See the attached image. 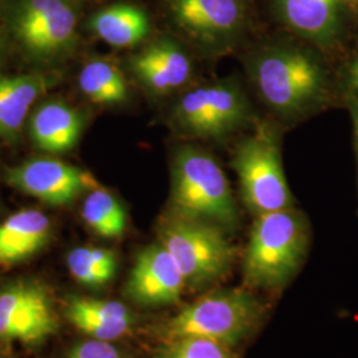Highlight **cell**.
Masks as SVG:
<instances>
[{
    "label": "cell",
    "mask_w": 358,
    "mask_h": 358,
    "mask_svg": "<svg viewBox=\"0 0 358 358\" xmlns=\"http://www.w3.org/2000/svg\"><path fill=\"white\" fill-rule=\"evenodd\" d=\"M308 244L307 219L292 207L257 215L244 256L247 287L282 288L300 268Z\"/></svg>",
    "instance_id": "obj_1"
},
{
    "label": "cell",
    "mask_w": 358,
    "mask_h": 358,
    "mask_svg": "<svg viewBox=\"0 0 358 358\" xmlns=\"http://www.w3.org/2000/svg\"><path fill=\"white\" fill-rule=\"evenodd\" d=\"M171 176L173 213L214 223L226 231L236 229L238 207L215 158L196 148H182L174 157Z\"/></svg>",
    "instance_id": "obj_2"
},
{
    "label": "cell",
    "mask_w": 358,
    "mask_h": 358,
    "mask_svg": "<svg viewBox=\"0 0 358 358\" xmlns=\"http://www.w3.org/2000/svg\"><path fill=\"white\" fill-rule=\"evenodd\" d=\"M263 307L244 288L223 289L183 308L162 327L167 343L182 338H206L234 346L254 332Z\"/></svg>",
    "instance_id": "obj_3"
},
{
    "label": "cell",
    "mask_w": 358,
    "mask_h": 358,
    "mask_svg": "<svg viewBox=\"0 0 358 358\" xmlns=\"http://www.w3.org/2000/svg\"><path fill=\"white\" fill-rule=\"evenodd\" d=\"M251 76L264 103L285 117L308 112L325 90L324 72L307 52L278 47L257 55Z\"/></svg>",
    "instance_id": "obj_4"
},
{
    "label": "cell",
    "mask_w": 358,
    "mask_h": 358,
    "mask_svg": "<svg viewBox=\"0 0 358 358\" xmlns=\"http://www.w3.org/2000/svg\"><path fill=\"white\" fill-rule=\"evenodd\" d=\"M158 238L176 260L186 285L195 289L222 279L235 257V248L224 229L173 211L162 217Z\"/></svg>",
    "instance_id": "obj_5"
},
{
    "label": "cell",
    "mask_w": 358,
    "mask_h": 358,
    "mask_svg": "<svg viewBox=\"0 0 358 358\" xmlns=\"http://www.w3.org/2000/svg\"><path fill=\"white\" fill-rule=\"evenodd\" d=\"M232 167L244 203L256 217L292 207L294 198L282 170L280 133L272 124L262 122L239 142Z\"/></svg>",
    "instance_id": "obj_6"
},
{
    "label": "cell",
    "mask_w": 358,
    "mask_h": 358,
    "mask_svg": "<svg viewBox=\"0 0 358 358\" xmlns=\"http://www.w3.org/2000/svg\"><path fill=\"white\" fill-rule=\"evenodd\" d=\"M251 106L235 83L205 84L185 93L173 109L176 128L190 138H219L244 127Z\"/></svg>",
    "instance_id": "obj_7"
},
{
    "label": "cell",
    "mask_w": 358,
    "mask_h": 358,
    "mask_svg": "<svg viewBox=\"0 0 358 358\" xmlns=\"http://www.w3.org/2000/svg\"><path fill=\"white\" fill-rule=\"evenodd\" d=\"M76 7L71 0H20L13 17L15 36L29 55L55 59L77 38Z\"/></svg>",
    "instance_id": "obj_8"
},
{
    "label": "cell",
    "mask_w": 358,
    "mask_h": 358,
    "mask_svg": "<svg viewBox=\"0 0 358 358\" xmlns=\"http://www.w3.org/2000/svg\"><path fill=\"white\" fill-rule=\"evenodd\" d=\"M7 182L48 205L73 202L80 194L100 187L90 171L56 158H35L7 169Z\"/></svg>",
    "instance_id": "obj_9"
},
{
    "label": "cell",
    "mask_w": 358,
    "mask_h": 358,
    "mask_svg": "<svg viewBox=\"0 0 358 358\" xmlns=\"http://www.w3.org/2000/svg\"><path fill=\"white\" fill-rule=\"evenodd\" d=\"M50 296L34 282H19L0 292V340L35 343L57 331Z\"/></svg>",
    "instance_id": "obj_10"
},
{
    "label": "cell",
    "mask_w": 358,
    "mask_h": 358,
    "mask_svg": "<svg viewBox=\"0 0 358 358\" xmlns=\"http://www.w3.org/2000/svg\"><path fill=\"white\" fill-rule=\"evenodd\" d=\"M177 26L203 47H222L241 31L245 0H169Z\"/></svg>",
    "instance_id": "obj_11"
},
{
    "label": "cell",
    "mask_w": 358,
    "mask_h": 358,
    "mask_svg": "<svg viewBox=\"0 0 358 358\" xmlns=\"http://www.w3.org/2000/svg\"><path fill=\"white\" fill-rule=\"evenodd\" d=\"M186 280L176 260L161 243L143 248L127 282V294L142 306L176 303Z\"/></svg>",
    "instance_id": "obj_12"
},
{
    "label": "cell",
    "mask_w": 358,
    "mask_h": 358,
    "mask_svg": "<svg viewBox=\"0 0 358 358\" xmlns=\"http://www.w3.org/2000/svg\"><path fill=\"white\" fill-rule=\"evenodd\" d=\"M131 71L142 85L157 94L182 88L192 76L189 55L171 40H158L131 57Z\"/></svg>",
    "instance_id": "obj_13"
},
{
    "label": "cell",
    "mask_w": 358,
    "mask_h": 358,
    "mask_svg": "<svg viewBox=\"0 0 358 358\" xmlns=\"http://www.w3.org/2000/svg\"><path fill=\"white\" fill-rule=\"evenodd\" d=\"M279 13L296 34L319 45H329L341 26V0H279Z\"/></svg>",
    "instance_id": "obj_14"
},
{
    "label": "cell",
    "mask_w": 358,
    "mask_h": 358,
    "mask_svg": "<svg viewBox=\"0 0 358 358\" xmlns=\"http://www.w3.org/2000/svg\"><path fill=\"white\" fill-rule=\"evenodd\" d=\"M43 73L0 75V138L15 140L26 124L31 106L50 87Z\"/></svg>",
    "instance_id": "obj_15"
},
{
    "label": "cell",
    "mask_w": 358,
    "mask_h": 358,
    "mask_svg": "<svg viewBox=\"0 0 358 358\" xmlns=\"http://www.w3.org/2000/svg\"><path fill=\"white\" fill-rule=\"evenodd\" d=\"M84 128V118L75 108L62 101L40 105L31 117L29 131L40 150L63 153L76 145Z\"/></svg>",
    "instance_id": "obj_16"
},
{
    "label": "cell",
    "mask_w": 358,
    "mask_h": 358,
    "mask_svg": "<svg viewBox=\"0 0 358 358\" xmlns=\"http://www.w3.org/2000/svg\"><path fill=\"white\" fill-rule=\"evenodd\" d=\"M51 236V220L38 210H23L0 223V266H13L40 251Z\"/></svg>",
    "instance_id": "obj_17"
},
{
    "label": "cell",
    "mask_w": 358,
    "mask_h": 358,
    "mask_svg": "<svg viewBox=\"0 0 358 358\" xmlns=\"http://www.w3.org/2000/svg\"><path fill=\"white\" fill-rule=\"evenodd\" d=\"M92 31L105 43L128 48L140 44L150 32L146 13L133 4H113L96 13L90 20Z\"/></svg>",
    "instance_id": "obj_18"
},
{
    "label": "cell",
    "mask_w": 358,
    "mask_h": 358,
    "mask_svg": "<svg viewBox=\"0 0 358 358\" xmlns=\"http://www.w3.org/2000/svg\"><path fill=\"white\" fill-rule=\"evenodd\" d=\"M81 92L97 105H115L128 99V85L122 72L113 63L93 60L78 76Z\"/></svg>",
    "instance_id": "obj_19"
},
{
    "label": "cell",
    "mask_w": 358,
    "mask_h": 358,
    "mask_svg": "<svg viewBox=\"0 0 358 358\" xmlns=\"http://www.w3.org/2000/svg\"><path fill=\"white\" fill-rule=\"evenodd\" d=\"M81 214L90 229L103 238H118L127 230L128 217L124 206L103 187L90 190Z\"/></svg>",
    "instance_id": "obj_20"
},
{
    "label": "cell",
    "mask_w": 358,
    "mask_h": 358,
    "mask_svg": "<svg viewBox=\"0 0 358 358\" xmlns=\"http://www.w3.org/2000/svg\"><path fill=\"white\" fill-rule=\"evenodd\" d=\"M66 264L77 282L99 287L109 282L117 268V260L112 251L99 247H78L72 250Z\"/></svg>",
    "instance_id": "obj_21"
},
{
    "label": "cell",
    "mask_w": 358,
    "mask_h": 358,
    "mask_svg": "<svg viewBox=\"0 0 358 358\" xmlns=\"http://www.w3.org/2000/svg\"><path fill=\"white\" fill-rule=\"evenodd\" d=\"M66 317L78 321L133 320L131 312L122 303L96 299H72L66 307Z\"/></svg>",
    "instance_id": "obj_22"
},
{
    "label": "cell",
    "mask_w": 358,
    "mask_h": 358,
    "mask_svg": "<svg viewBox=\"0 0 358 358\" xmlns=\"http://www.w3.org/2000/svg\"><path fill=\"white\" fill-rule=\"evenodd\" d=\"M157 358H235L230 346L206 338H182L161 350Z\"/></svg>",
    "instance_id": "obj_23"
},
{
    "label": "cell",
    "mask_w": 358,
    "mask_h": 358,
    "mask_svg": "<svg viewBox=\"0 0 358 358\" xmlns=\"http://www.w3.org/2000/svg\"><path fill=\"white\" fill-rule=\"evenodd\" d=\"M68 358H121V355L109 341L93 338L78 344Z\"/></svg>",
    "instance_id": "obj_24"
},
{
    "label": "cell",
    "mask_w": 358,
    "mask_h": 358,
    "mask_svg": "<svg viewBox=\"0 0 358 358\" xmlns=\"http://www.w3.org/2000/svg\"><path fill=\"white\" fill-rule=\"evenodd\" d=\"M346 83H348V88H349V96L358 100V55L348 66Z\"/></svg>",
    "instance_id": "obj_25"
},
{
    "label": "cell",
    "mask_w": 358,
    "mask_h": 358,
    "mask_svg": "<svg viewBox=\"0 0 358 358\" xmlns=\"http://www.w3.org/2000/svg\"><path fill=\"white\" fill-rule=\"evenodd\" d=\"M348 105L349 110L353 118V128H355V141H356V152H357L358 159V100L352 96H348Z\"/></svg>",
    "instance_id": "obj_26"
}]
</instances>
